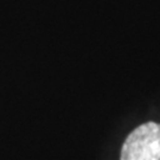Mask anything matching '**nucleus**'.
Masks as SVG:
<instances>
[{"instance_id": "1", "label": "nucleus", "mask_w": 160, "mask_h": 160, "mask_svg": "<svg viewBox=\"0 0 160 160\" xmlns=\"http://www.w3.org/2000/svg\"><path fill=\"white\" fill-rule=\"evenodd\" d=\"M120 160H160V123L137 127L122 145Z\"/></svg>"}]
</instances>
